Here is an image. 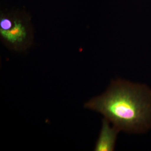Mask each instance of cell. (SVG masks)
I'll return each mask as SVG.
<instances>
[{
    "label": "cell",
    "instance_id": "cell-1",
    "mask_svg": "<svg viewBox=\"0 0 151 151\" xmlns=\"http://www.w3.org/2000/svg\"><path fill=\"white\" fill-rule=\"evenodd\" d=\"M85 107L101 114L119 132L141 133L151 128V89L146 85L112 81L106 91Z\"/></svg>",
    "mask_w": 151,
    "mask_h": 151
},
{
    "label": "cell",
    "instance_id": "cell-2",
    "mask_svg": "<svg viewBox=\"0 0 151 151\" xmlns=\"http://www.w3.org/2000/svg\"><path fill=\"white\" fill-rule=\"evenodd\" d=\"M0 38L4 44L12 50L22 52L29 48L34 39L29 15L20 10L1 12Z\"/></svg>",
    "mask_w": 151,
    "mask_h": 151
},
{
    "label": "cell",
    "instance_id": "cell-3",
    "mask_svg": "<svg viewBox=\"0 0 151 151\" xmlns=\"http://www.w3.org/2000/svg\"><path fill=\"white\" fill-rule=\"evenodd\" d=\"M107 119H103L101 129L94 148L95 151H113L115 150V143L119 130Z\"/></svg>",
    "mask_w": 151,
    "mask_h": 151
}]
</instances>
